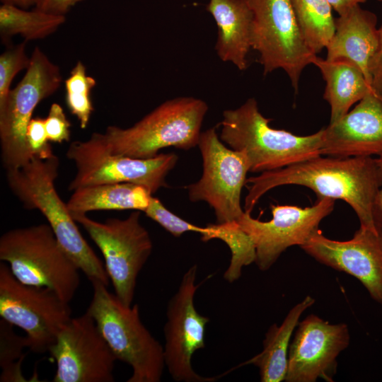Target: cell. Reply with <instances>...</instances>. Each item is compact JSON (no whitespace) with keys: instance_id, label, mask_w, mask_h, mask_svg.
<instances>
[{"instance_id":"f546056e","label":"cell","mask_w":382,"mask_h":382,"mask_svg":"<svg viewBox=\"0 0 382 382\" xmlns=\"http://www.w3.org/2000/svg\"><path fill=\"white\" fill-rule=\"evenodd\" d=\"M144 212L175 237H180L188 231L201 235L204 231V227L191 224L168 210L154 197H151L149 205Z\"/></svg>"},{"instance_id":"3957f363","label":"cell","mask_w":382,"mask_h":382,"mask_svg":"<svg viewBox=\"0 0 382 382\" xmlns=\"http://www.w3.org/2000/svg\"><path fill=\"white\" fill-rule=\"evenodd\" d=\"M255 98L236 109L226 110L219 125L220 139L231 149L245 154L249 171L277 170L320 156L323 128L307 136H298L270 126Z\"/></svg>"},{"instance_id":"ba28073f","label":"cell","mask_w":382,"mask_h":382,"mask_svg":"<svg viewBox=\"0 0 382 382\" xmlns=\"http://www.w3.org/2000/svg\"><path fill=\"white\" fill-rule=\"evenodd\" d=\"M62 82L59 67L35 47L24 76L0 105L1 158L6 170L19 168L32 159L28 125L37 105L55 93Z\"/></svg>"},{"instance_id":"d4e9b609","label":"cell","mask_w":382,"mask_h":382,"mask_svg":"<svg viewBox=\"0 0 382 382\" xmlns=\"http://www.w3.org/2000/svg\"><path fill=\"white\" fill-rule=\"evenodd\" d=\"M301 35L309 50L318 54L326 48L335 29L328 0H291Z\"/></svg>"},{"instance_id":"5b68a950","label":"cell","mask_w":382,"mask_h":382,"mask_svg":"<svg viewBox=\"0 0 382 382\" xmlns=\"http://www.w3.org/2000/svg\"><path fill=\"white\" fill-rule=\"evenodd\" d=\"M87 312L96 321L117 359L132 370L127 382H159L165 365L163 347L143 324L137 304L125 305L98 281L91 282Z\"/></svg>"},{"instance_id":"7402d4cb","label":"cell","mask_w":382,"mask_h":382,"mask_svg":"<svg viewBox=\"0 0 382 382\" xmlns=\"http://www.w3.org/2000/svg\"><path fill=\"white\" fill-rule=\"evenodd\" d=\"M152 192L132 183H105L76 189L66 202L71 213L86 214L98 210L134 209L144 212Z\"/></svg>"},{"instance_id":"9c48e42d","label":"cell","mask_w":382,"mask_h":382,"mask_svg":"<svg viewBox=\"0 0 382 382\" xmlns=\"http://www.w3.org/2000/svg\"><path fill=\"white\" fill-rule=\"evenodd\" d=\"M66 157L76 168L69 190L105 183H132L146 187L152 194L166 187V178L175 166L178 156L158 154L149 158H135L112 154L103 133L94 132L86 141L71 143Z\"/></svg>"},{"instance_id":"484cf974","label":"cell","mask_w":382,"mask_h":382,"mask_svg":"<svg viewBox=\"0 0 382 382\" xmlns=\"http://www.w3.org/2000/svg\"><path fill=\"white\" fill-rule=\"evenodd\" d=\"M206 227V232L201 236L203 242L219 239L224 242L230 250V263L224 274V278L228 282L233 283L241 276L243 267L255 262V245L238 222L209 224Z\"/></svg>"},{"instance_id":"7a4b0ae2","label":"cell","mask_w":382,"mask_h":382,"mask_svg":"<svg viewBox=\"0 0 382 382\" xmlns=\"http://www.w3.org/2000/svg\"><path fill=\"white\" fill-rule=\"evenodd\" d=\"M59 159L32 158L25 166L6 170V181L25 209H37L47 219L59 243L91 282L106 286L110 279L104 264L81 235L66 203L55 189Z\"/></svg>"},{"instance_id":"d6986e66","label":"cell","mask_w":382,"mask_h":382,"mask_svg":"<svg viewBox=\"0 0 382 382\" xmlns=\"http://www.w3.org/2000/svg\"><path fill=\"white\" fill-rule=\"evenodd\" d=\"M335 33L326 47V59H345L357 65L371 86V67L378 42L376 16L357 5L335 18Z\"/></svg>"},{"instance_id":"52a82bcc","label":"cell","mask_w":382,"mask_h":382,"mask_svg":"<svg viewBox=\"0 0 382 382\" xmlns=\"http://www.w3.org/2000/svg\"><path fill=\"white\" fill-rule=\"evenodd\" d=\"M100 249L115 294L126 306H132L137 277L150 257L153 243L135 210L125 219L110 218L98 221L86 214L71 213Z\"/></svg>"},{"instance_id":"4dcf8cb0","label":"cell","mask_w":382,"mask_h":382,"mask_svg":"<svg viewBox=\"0 0 382 382\" xmlns=\"http://www.w3.org/2000/svg\"><path fill=\"white\" fill-rule=\"evenodd\" d=\"M26 139L32 157L46 159L54 155L48 139L45 119L32 118L28 125Z\"/></svg>"},{"instance_id":"ffe728a7","label":"cell","mask_w":382,"mask_h":382,"mask_svg":"<svg viewBox=\"0 0 382 382\" xmlns=\"http://www.w3.org/2000/svg\"><path fill=\"white\" fill-rule=\"evenodd\" d=\"M207 11L217 26L218 57L241 71L246 69L252 49L253 13L245 0H209Z\"/></svg>"},{"instance_id":"5bb4252c","label":"cell","mask_w":382,"mask_h":382,"mask_svg":"<svg viewBox=\"0 0 382 382\" xmlns=\"http://www.w3.org/2000/svg\"><path fill=\"white\" fill-rule=\"evenodd\" d=\"M54 382H113L117 358L86 311L71 318L50 347Z\"/></svg>"},{"instance_id":"1f68e13d","label":"cell","mask_w":382,"mask_h":382,"mask_svg":"<svg viewBox=\"0 0 382 382\" xmlns=\"http://www.w3.org/2000/svg\"><path fill=\"white\" fill-rule=\"evenodd\" d=\"M45 125L50 141L62 143L69 141L71 124L58 103L51 105L48 115L45 118Z\"/></svg>"},{"instance_id":"83f0119b","label":"cell","mask_w":382,"mask_h":382,"mask_svg":"<svg viewBox=\"0 0 382 382\" xmlns=\"http://www.w3.org/2000/svg\"><path fill=\"white\" fill-rule=\"evenodd\" d=\"M13 325L4 319L0 320L1 382L26 381L21 371L24 359L23 350L28 347L26 336L17 335Z\"/></svg>"},{"instance_id":"8d00e7d4","label":"cell","mask_w":382,"mask_h":382,"mask_svg":"<svg viewBox=\"0 0 382 382\" xmlns=\"http://www.w3.org/2000/svg\"><path fill=\"white\" fill-rule=\"evenodd\" d=\"M2 4H12L21 8H28L35 5L36 0H1Z\"/></svg>"},{"instance_id":"e0dca14e","label":"cell","mask_w":382,"mask_h":382,"mask_svg":"<svg viewBox=\"0 0 382 382\" xmlns=\"http://www.w3.org/2000/svg\"><path fill=\"white\" fill-rule=\"evenodd\" d=\"M319 262L346 272L364 286L382 305V234L360 226L352 238L340 241L326 238L318 229L301 246Z\"/></svg>"},{"instance_id":"4fadbf2b","label":"cell","mask_w":382,"mask_h":382,"mask_svg":"<svg viewBox=\"0 0 382 382\" xmlns=\"http://www.w3.org/2000/svg\"><path fill=\"white\" fill-rule=\"evenodd\" d=\"M196 265L184 274L179 287L169 300L163 332L165 365L172 378L178 382H212L213 377H204L192 366L194 353L204 347L206 325L209 321L195 308L194 296L198 285Z\"/></svg>"},{"instance_id":"2e32d148","label":"cell","mask_w":382,"mask_h":382,"mask_svg":"<svg viewBox=\"0 0 382 382\" xmlns=\"http://www.w3.org/2000/svg\"><path fill=\"white\" fill-rule=\"evenodd\" d=\"M296 328L289 348L285 381L315 382L322 378L332 382L337 358L349 344L347 325L330 324L311 314Z\"/></svg>"},{"instance_id":"d590c367","label":"cell","mask_w":382,"mask_h":382,"mask_svg":"<svg viewBox=\"0 0 382 382\" xmlns=\"http://www.w3.org/2000/svg\"><path fill=\"white\" fill-rule=\"evenodd\" d=\"M366 0H328L332 10L339 16L345 13L354 6L364 3Z\"/></svg>"},{"instance_id":"8fae6325","label":"cell","mask_w":382,"mask_h":382,"mask_svg":"<svg viewBox=\"0 0 382 382\" xmlns=\"http://www.w3.org/2000/svg\"><path fill=\"white\" fill-rule=\"evenodd\" d=\"M253 13L252 49L266 75L282 69L296 91L314 54L299 28L291 0H245Z\"/></svg>"},{"instance_id":"836d02e7","label":"cell","mask_w":382,"mask_h":382,"mask_svg":"<svg viewBox=\"0 0 382 382\" xmlns=\"http://www.w3.org/2000/svg\"><path fill=\"white\" fill-rule=\"evenodd\" d=\"M81 0H36L35 8L47 13L65 15Z\"/></svg>"},{"instance_id":"4316f807","label":"cell","mask_w":382,"mask_h":382,"mask_svg":"<svg viewBox=\"0 0 382 382\" xmlns=\"http://www.w3.org/2000/svg\"><path fill=\"white\" fill-rule=\"evenodd\" d=\"M96 83L95 79L86 74L81 61L76 64L65 81L66 105L77 117L81 129L87 127L93 111L91 92Z\"/></svg>"},{"instance_id":"74e56055","label":"cell","mask_w":382,"mask_h":382,"mask_svg":"<svg viewBox=\"0 0 382 382\" xmlns=\"http://www.w3.org/2000/svg\"><path fill=\"white\" fill-rule=\"evenodd\" d=\"M376 1H381V2H382V0H376Z\"/></svg>"},{"instance_id":"ac0fdd59","label":"cell","mask_w":382,"mask_h":382,"mask_svg":"<svg viewBox=\"0 0 382 382\" xmlns=\"http://www.w3.org/2000/svg\"><path fill=\"white\" fill-rule=\"evenodd\" d=\"M320 154L382 157V97L371 90L352 110L323 128Z\"/></svg>"},{"instance_id":"277c9868","label":"cell","mask_w":382,"mask_h":382,"mask_svg":"<svg viewBox=\"0 0 382 382\" xmlns=\"http://www.w3.org/2000/svg\"><path fill=\"white\" fill-rule=\"evenodd\" d=\"M207 104L193 97L165 101L133 126L108 127L103 137L114 154L149 158L166 147L189 150L198 146Z\"/></svg>"},{"instance_id":"e575fe53","label":"cell","mask_w":382,"mask_h":382,"mask_svg":"<svg viewBox=\"0 0 382 382\" xmlns=\"http://www.w3.org/2000/svg\"><path fill=\"white\" fill-rule=\"evenodd\" d=\"M377 160L382 172V157H377ZM373 218L377 231L382 234V186L379 189L374 200Z\"/></svg>"},{"instance_id":"cb8c5ba5","label":"cell","mask_w":382,"mask_h":382,"mask_svg":"<svg viewBox=\"0 0 382 382\" xmlns=\"http://www.w3.org/2000/svg\"><path fill=\"white\" fill-rule=\"evenodd\" d=\"M66 21L65 15L47 13L35 8L26 11L12 4L0 6V35L8 42L20 35L25 41L44 38L53 33Z\"/></svg>"},{"instance_id":"8992f818","label":"cell","mask_w":382,"mask_h":382,"mask_svg":"<svg viewBox=\"0 0 382 382\" xmlns=\"http://www.w3.org/2000/svg\"><path fill=\"white\" fill-rule=\"evenodd\" d=\"M0 260L21 282L48 287L68 303L79 286L80 270L48 224L16 228L3 233Z\"/></svg>"},{"instance_id":"d6a6232c","label":"cell","mask_w":382,"mask_h":382,"mask_svg":"<svg viewBox=\"0 0 382 382\" xmlns=\"http://www.w3.org/2000/svg\"><path fill=\"white\" fill-rule=\"evenodd\" d=\"M371 88L382 97V25L378 28V47L371 67Z\"/></svg>"},{"instance_id":"9a60e30c","label":"cell","mask_w":382,"mask_h":382,"mask_svg":"<svg viewBox=\"0 0 382 382\" xmlns=\"http://www.w3.org/2000/svg\"><path fill=\"white\" fill-rule=\"evenodd\" d=\"M335 201L322 198L305 208L271 204L272 219L268 221L255 219L245 212L237 222L255 245L257 267L266 271L286 249L305 244L319 229L321 221L332 212Z\"/></svg>"},{"instance_id":"6da1fadb","label":"cell","mask_w":382,"mask_h":382,"mask_svg":"<svg viewBox=\"0 0 382 382\" xmlns=\"http://www.w3.org/2000/svg\"><path fill=\"white\" fill-rule=\"evenodd\" d=\"M248 192L244 211L250 213L269 190L281 185H297L312 190L322 198L340 199L351 206L360 226L377 230L373 218L376 196L382 186L377 158L335 157L322 155L246 180Z\"/></svg>"},{"instance_id":"7c38bea8","label":"cell","mask_w":382,"mask_h":382,"mask_svg":"<svg viewBox=\"0 0 382 382\" xmlns=\"http://www.w3.org/2000/svg\"><path fill=\"white\" fill-rule=\"evenodd\" d=\"M198 146L203 171L198 181L187 186L189 199L207 202L217 224L237 222L245 212L241 204L249 171L245 154L225 146L215 127L201 133Z\"/></svg>"},{"instance_id":"f1b7e54d","label":"cell","mask_w":382,"mask_h":382,"mask_svg":"<svg viewBox=\"0 0 382 382\" xmlns=\"http://www.w3.org/2000/svg\"><path fill=\"white\" fill-rule=\"evenodd\" d=\"M26 41L7 49L0 55V105L6 99L17 74L30 64L25 52Z\"/></svg>"},{"instance_id":"603a6c76","label":"cell","mask_w":382,"mask_h":382,"mask_svg":"<svg viewBox=\"0 0 382 382\" xmlns=\"http://www.w3.org/2000/svg\"><path fill=\"white\" fill-rule=\"evenodd\" d=\"M314 303L313 298L306 296L295 305L280 325L274 323L270 327L263 340L262 352L240 366L253 364L257 366L262 382L285 381L291 336L302 313Z\"/></svg>"},{"instance_id":"44dd1931","label":"cell","mask_w":382,"mask_h":382,"mask_svg":"<svg viewBox=\"0 0 382 382\" xmlns=\"http://www.w3.org/2000/svg\"><path fill=\"white\" fill-rule=\"evenodd\" d=\"M325 81L323 98L330 106V122L345 114L371 91L361 70L345 59L328 60L316 55L312 61Z\"/></svg>"},{"instance_id":"30bf717a","label":"cell","mask_w":382,"mask_h":382,"mask_svg":"<svg viewBox=\"0 0 382 382\" xmlns=\"http://www.w3.org/2000/svg\"><path fill=\"white\" fill-rule=\"evenodd\" d=\"M0 316L23 330L28 348L45 353L71 320L69 303L54 290L25 284L12 274L8 265L0 263Z\"/></svg>"}]
</instances>
